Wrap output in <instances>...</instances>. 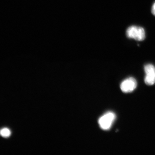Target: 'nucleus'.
<instances>
[{
  "label": "nucleus",
  "instance_id": "4",
  "mask_svg": "<svg viewBox=\"0 0 155 155\" xmlns=\"http://www.w3.org/2000/svg\"><path fill=\"white\" fill-rule=\"evenodd\" d=\"M137 86V82L135 78L130 77L123 81L120 85V88L123 92L127 93L134 91Z\"/></svg>",
  "mask_w": 155,
  "mask_h": 155
},
{
  "label": "nucleus",
  "instance_id": "2",
  "mask_svg": "<svg viewBox=\"0 0 155 155\" xmlns=\"http://www.w3.org/2000/svg\"><path fill=\"white\" fill-rule=\"evenodd\" d=\"M116 117V115L113 112H108L105 114L99 119L100 127L103 130H109L113 125Z\"/></svg>",
  "mask_w": 155,
  "mask_h": 155
},
{
  "label": "nucleus",
  "instance_id": "5",
  "mask_svg": "<svg viewBox=\"0 0 155 155\" xmlns=\"http://www.w3.org/2000/svg\"><path fill=\"white\" fill-rule=\"evenodd\" d=\"M11 135V131L8 128H3L0 130V135L4 137H8Z\"/></svg>",
  "mask_w": 155,
  "mask_h": 155
},
{
  "label": "nucleus",
  "instance_id": "6",
  "mask_svg": "<svg viewBox=\"0 0 155 155\" xmlns=\"http://www.w3.org/2000/svg\"><path fill=\"white\" fill-rule=\"evenodd\" d=\"M152 13L155 16V3L153 5L152 8Z\"/></svg>",
  "mask_w": 155,
  "mask_h": 155
},
{
  "label": "nucleus",
  "instance_id": "3",
  "mask_svg": "<svg viewBox=\"0 0 155 155\" xmlns=\"http://www.w3.org/2000/svg\"><path fill=\"white\" fill-rule=\"evenodd\" d=\"M144 71L146 73L145 83L147 85H153L155 83V67L152 64H147L145 66Z\"/></svg>",
  "mask_w": 155,
  "mask_h": 155
},
{
  "label": "nucleus",
  "instance_id": "1",
  "mask_svg": "<svg viewBox=\"0 0 155 155\" xmlns=\"http://www.w3.org/2000/svg\"><path fill=\"white\" fill-rule=\"evenodd\" d=\"M126 35L128 38L134 39L138 41H143L145 38L144 29L141 27L134 25L127 28Z\"/></svg>",
  "mask_w": 155,
  "mask_h": 155
}]
</instances>
